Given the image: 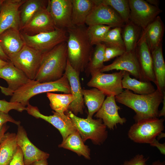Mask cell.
I'll return each mask as SVG.
<instances>
[{
	"label": "cell",
	"mask_w": 165,
	"mask_h": 165,
	"mask_svg": "<svg viewBox=\"0 0 165 165\" xmlns=\"http://www.w3.org/2000/svg\"><path fill=\"white\" fill-rule=\"evenodd\" d=\"M85 25L74 26L66 30L68 60L78 73L85 70L93 51Z\"/></svg>",
	"instance_id": "obj_1"
},
{
	"label": "cell",
	"mask_w": 165,
	"mask_h": 165,
	"mask_svg": "<svg viewBox=\"0 0 165 165\" xmlns=\"http://www.w3.org/2000/svg\"><path fill=\"white\" fill-rule=\"evenodd\" d=\"M165 92L156 89L153 93L141 95L126 89L115 97L116 101L132 109L136 113L135 122L149 118H158L159 108Z\"/></svg>",
	"instance_id": "obj_2"
},
{
	"label": "cell",
	"mask_w": 165,
	"mask_h": 165,
	"mask_svg": "<svg viewBox=\"0 0 165 165\" xmlns=\"http://www.w3.org/2000/svg\"><path fill=\"white\" fill-rule=\"evenodd\" d=\"M68 60L66 42L44 54L35 80L41 83L55 81L63 76Z\"/></svg>",
	"instance_id": "obj_3"
},
{
	"label": "cell",
	"mask_w": 165,
	"mask_h": 165,
	"mask_svg": "<svg viewBox=\"0 0 165 165\" xmlns=\"http://www.w3.org/2000/svg\"><path fill=\"white\" fill-rule=\"evenodd\" d=\"M53 92L71 94L69 81L64 73L61 78L53 82L41 83L31 80L14 92L9 101L20 103L25 107L33 96L42 93Z\"/></svg>",
	"instance_id": "obj_4"
},
{
	"label": "cell",
	"mask_w": 165,
	"mask_h": 165,
	"mask_svg": "<svg viewBox=\"0 0 165 165\" xmlns=\"http://www.w3.org/2000/svg\"><path fill=\"white\" fill-rule=\"evenodd\" d=\"M67 112V115L72 120L84 142L90 139L95 144L100 145L105 141L107 137L108 132L107 127L101 119L88 117L81 118L71 111Z\"/></svg>",
	"instance_id": "obj_5"
},
{
	"label": "cell",
	"mask_w": 165,
	"mask_h": 165,
	"mask_svg": "<svg viewBox=\"0 0 165 165\" xmlns=\"http://www.w3.org/2000/svg\"><path fill=\"white\" fill-rule=\"evenodd\" d=\"M164 121L163 118H155L136 122L130 127L128 137L136 143L150 144L164 130Z\"/></svg>",
	"instance_id": "obj_6"
},
{
	"label": "cell",
	"mask_w": 165,
	"mask_h": 165,
	"mask_svg": "<svg viewBox=\"0 0 165 165\" xmlns=\"http://www.w3.org/2000/svg\"><path fill=\"white\" fill-rule=\"evenodd\" d=\"M44 54L25 45L18 52L9 58L10 61L31 80H35Z\"/></svg>",
	"instance_id": "obj_7"
},
{
	"label": "cell",
	"mask_w": 165,
	"mask_h": 165,
	"mask_svg": "<svg viewBox=\"0 0 165 165\" xmlns=\"http://www.w3.org/2000/svg\"><path fill=\"white\" fill-rule=\"evenodd\" d=\"M21 33L25 45L43 54L66 42L68 37L66 30L63 29H56L52 31L33 35Z\"/></svg>",
	"instance_id": "obj_8"
},
{
	"label": "cell",
	"mask_w": 165,
	"mask_h": 165,
	"mask_svg": "<svg viewBox=\"0 0 165 165\" xmlns=\"http://www.w3.org/2000/svg\"><path fill=\"white\" fill-rule=\"evenodd\" d=\"M125 72L123 71L111 74L99 72L92 76L87 85L98 89L107 96L115 97L123 91L122 82Z\"/></svg>",
	"instance_id": "obj_9"
},
{
	"label": "cell",
	"mask_w": 165,
	"mask_h": 165,
	"mask_svg": "<svg viewBox=\"0 0 165 165\" xmlns=\"http://www.w3.org/2000/svg\"><path fill=\"white\" fill-rule=\"evenodd\" d=\"M130 10V21L142 30L146 28L162 11L144 0H129Z\"/></svg>",
	"instance_id": "obj_10"
},
{
	"label": "cell",
	"mask_w": 165,
	"mask_h": 165,
	"mask_svg": "<svg viewBox=\"0 0 165 165\" xmlns=\"http://www.w3.org/2000/svg\"><path fill=\"white\" fill-rule=\"evenodd\" d=\"M87 16L85 24L88 26L104 25L122 28L125 23L119 14L111 7L96 2Z\"/></svg>",
	"instance_id": "obj_11"
},
{
	"label": "cell",
	"mask_w": 165,
	"mask_h": 165,
	"mask_svg": "<svg viewBox=\"0 0 165 165\" xmlns=\"http://www.w3.org/2000/svg\"><path fill=\"white\" fill-rule=\"evenodd\" d=\"M26 108L28 113L35 118H40L50 123L57 129L61 134L63 141L70 134L77 131L72 119L64 114L52 111L53 115L45 116L41 113L37 107L28 104Z\"/></svg>",
	"instance_id": "obj_12"
},
{
	"label": "cell",
	"mask_w": 165,
	"mask_h": 165,
	"mask_svg": "<svg viewBox=\"0 0 165 165\" xmlns=\"http://www.w3.org/2000/svg\"><path fill=\"white\" fill-rule=\"evenodd\" d=\"M47 8L56 28L66 30L74 26L72 0H48Z\"/></svg>",
	"instance_id": "obj_13"
},
{
	"label": "cell",
	"mask_w": 165,
	"mask_h": 165,
	"mask_svg": "<svg viewBox=\"0 0 165 165\" xmlns=\"http://www.w3.org/2000/svg\"><path fill=\"white\" fill-rule=\"evenodd\" d=\"M26 0H4L0 9V35L12 28L20 29L19 8Z\"/></svg>",
	"instance_id": "obj_14"
},
{
	"label": "cell",
	"mask_w": 165,
	"mask_h": 165,
	"mask_svg": "<svg viewBox=\"0 0 165 165\" xmlns=\"http://www.w3.org/2000/svg\"><path fill=\"white\" fill-rule=\"evenodd\" d=\"M116 101L115 96H107L94 116L101 119L104 124L110 130H114L117 124L123 125L127 121L125 118H122L119 115L118 111L121 108Z\"/></svg>",
	"instance_id": "obj_15"
},
{
	"label": "cell",
	"mask_w": 165,
	"mask_h": 165,
	"mask_svg": "<svg viewBox=\"0 0 165 165\" xmlns=\"http://www.w3.org/2000/svg\"><path fill=\"white\" fill-rule=\"evenodd\" d=\"M64 73L68 80L71 94L75 98L69 106L68 111H71L76 116L79 113L82 114L84 102L79 79L80 74L72 68L68 60Z\"/></svg>",
	"instance_id": "obj_16"
},
{
	"label": "cell",
	"mask_w": 165,
	"mask_h": 165,
	"mask_svg": "<svg viewBox=\"0 0 165 165\" xmlns=\"http://www.w3.org/2000/svg\"><path fill=\"white\" fill-rule=\"evenodd\" d=\"M113 70L127 72L135 79L141 80V70L135 51L126 52L118 57L112 63L104 65L101 72H104Z\"/></svg>",
	"instance_id": "obj_17"
},
{
	"label": "cell",
	"mask_w": 165,
	"mask_h": 165,
	"mask_svg": "<svg viewBox=\"0 0 165 165\" xmlns=\"http://www.w3.org/2000/svg\"><path fill=\"white\" fill-rule=\"evenodd\" d=\"M135 52L141 70V80L152 82L155 84L156 79L151 51L146 42L142 31Z\"/></svg>",
	"instance_id": "obj_18"
},
{
	"label": "cell",
	"mask_w": 165,
	"mask_h": 165,
	"mask_svg": "<svg viewBox=\"0 0 165 165\" xmlns=\"http://www.w3.org/2000/svg\"><path fill=\"white\" fill-rule=\"evenodd\" d=\"M56 28L47 7L41 9L26 25L20 29L21 32L33 35L52 31Z\"/></svg>",
	"instance_id": "obj_19"
},
{
	"label": "cell",
	"mask_w": 165,
	"mask_h": 165,
	"mask_svg": "<svg viewBox=\"0 0 165 165\" xmlns=\"http://www.w3.org/2000/svg\"><path fill=\"white\" fill-rule=\"evenodd\" d=\"M18 126L16 134L17 142L23 152L24 165H31L35 161L47 159L49 154L34 145L28 138L24 127L20 125Z\"/></svg>",
	"instance_id": "obj_20"
},
{
	"label": "cell",
	"mask_w": 165,
	"mask_h": 165,
	"mask_svg": "<svg viewBox=\"0 0 165 165\" xmlns=\"http://www.w3.org/2000/svg\"><path fill=\"white\" fill-rule=\"evenodd\" d=\"M0 78L5 80L8 85L5 95L12 96L14 92L31 80L10 61L0 68Z\"/></svg>",
	"instance_id": "obj_21"
},
{
	"label": "cell",
	"mask_w": 165,
	"mask_h": 165,
	"mask_svg": "<svg viewBox=\"0 0 165 165\" xmlns=\"http://www.w3.org/2000/svg\"><path fill=\"white\" fill-rule=\"evenodd\" d=\"M0 44L9 59L25 45L20 31L12 28L6 30L0 35Z\"/></svg>",
	"instance_id": "obj_22"
},
{
	"label": "cell",
	"mask_w": 165,
	"mask_h": 165,
	"mask_svg": "<svg viewBox=\"0 0 165 165\" xmlns=\"http://www.w3.org/2000/svg\"><path fill=\"white\" fill-rule=\"evenodd\" d=\"M165 27L161 17L157 16L146 28L142 30L150 51L162 44Z\"/></svg>",
	"instance_id": "obj_23"
},
{
	"label": "cell",
	"mask_w": 165,
	"mask_h": 165,
	"mask_svg": "<svg viewBox=\"0 0 165 165\" xmlns=\"http://www.w3.org/2000/svg\"><path fill=\"white\" fill-rule=\"evenodd\" d=\"M153 68L157 89L165 92V62L163 56L162 44L151 51Z\"/></svg>",
	"instance_id": "obj_24"
},
{
	"label": "cell",
	"mask_w": 165,
	"mask_h": 165,
	"mask_svg": "<svg viewBox=\"0 0 165 165\" xmlns=\"http://www.w3.org/2000/svg\"><path fill=\"white\" fill-rule=\"evenodd\" d=\"M72 2L73 25H85L86 18L95 5L93 0H72Z\"/></svg>",
	"instance_id": "obj_25"
},
{
	"label": "cell",
	"mask_w": 165,
	"mask_h": 165,
	"mask_svg": "<svg viewBox=\"0 0 165 165\" xmlns=\"http://www.w3.org/2000/svg\"><path fill=\"white\" fill-rule=\"evenodd\" d=\"M18 147L16 134L5 133L0 143V165H9Z\"/></svg>",
	"instance_id": "obj_26"
},
{
	"label": "cell",
	"mask_w": 165,
	"mask_h": 165,
	"mask_svg": "<svg viewBox=\"0 0 165 165\" xmlns=\"http://www.w3.org/2000/svg\"><path fill=\"white\" fill-rule=\"evenodd\" d=\"M84 102L88 111L87 117L92 118L101 106L105 100V95L101 91L95 88L90 89H82Z\"/></svg>",
	"instance_id": "obj_27"
},
{
	"label": "cell",
	"mask_w": 165,
	"mask_h": 165,
	"mask_svg": "<svg viewBox=\"0 0 165 165\" xmlns=\"http://www.w3.org/2000/svg\"><path fill=\"white\" fill-rule=\"evenodd\" d=\"M142 30L130 21L122 28V36L126 52L135 51Z\"/></svg>",
	"instance_id": "obj_28"
},
{
	"label": "cell",
	"mask_w": 165,
	"mask_h": 165,
	"mask_svg": "<svg viewBox=\"0 0 165 165\" xmlns=\"http://www.w3.org/2000/svg\"><path fill=\"white\" fill-rule=\"evenodd\" d=\"M122 83L123 89L132 90L138 94H151L156 90L151 82L131 78L129 74L126 71L122 80Z\"/></svg>",
	"instance_id": "obj_29"
},
{
	"label": "cell",
	"mask_w": 165,
	"mask_h": 165,
	"mask_svg": "<svg viewBox=\"0 0 165 165\" xmlns=\"http://www.w3.org/2000/svg\"><path fill=\"white\" fill-rule=\"evenodd\" d=\"M58 146L72 151L86 159H90V150L84 145L78 131L69 135Z\"/></svg>",
	"instance_id": "obj_30"
},
{
	"label": "cell",
	"mask_w": 165,
	"mask_h": 165,
	"mask_svg": "<svg viewBox=\"0 0 165 165\" xmlns=\"http://www.w3.org/2000/svg\"><path fill=\"white\" fill-rule=\"evenodd\" d=\"M48 0H26L20 11V29L41 9L47 7Z\"/></svg>",
	"instance_id": "obj_31"
},
{
	"label": "cell",
	"mask_w": 165,
	"mask_h": 165,
	"mask_svg": "<svg viewBox=\"0 0 165 165\" xmlns=\"http://www.w3.org/2000/svg\"><path fill=\"white\" fill-rule=\"evenodd\" d=\"M106 47L105 45L102 43L96 45L85 70L87 75L90 74L92 76L101 72L104 66L105 51Z\"/></svg>",
	"instance_id": "obj_32"
},
{
	"label": "cell",
	"mask_w": 165,
	"mask_h": 165,
	"mask_svg": "<svg viewBox=\"0 0 165 165\" xmlns=\"http://www.w3.org/2000/svg\"><path fill=\"white\" fill-rule=\"evenodd\" d=\"M46 96L50 101L51 108L55 112L62 114L68 112L69 106L75 99L72 94L48 92L46 93Z\"/></svg>",
	"instance_id": "obj_33"
},
{
	"label": "cell",
	"mask_w": 165,
	"mask_h": 165,
	"mask_svg": "<svg viewBox=\"0 0 165 165\" xmlns=\"http://www.w3.org/2000/svg\"><path fill=\"white\" fill-rule=\"evenodd\" d=\"M97 3L110 6L120 15L125 24L130 21V10L129 0H94Z\"/></svg>",
	"instance_id": "obj_34"
},
{
	"label": "cell",
	"mask_w": 165,
	"mask_h": 165,
	"mask_svg": "<svg viewBox=\"0 0 165 165\" xmlns=\"http://www.w3.org/2000/svg\"><path fill=\"white\" fill-rule=\"evenodd\" d=\"M112 27L104 25H95L89 26L86 31L91 45H96L102 43L105 35Z\"/></svg>",
	"instance_id": "obj_35"
},
{
	"label": "cell",
	"mask_w": 165,
	"mask_h": 165,
	"mask_svg": "<svg viewBox=\"0 0 165 165\" xmlns=\"http://www.w3.org/2000/svg\"><path fill=\"white\" fill-rule=\"evenodd\" d=\"M122 28L116 27L110 29L105 35L102 43L106 47H116L125 49L122 36Z\"/></svg>",
	"instance_id": "obj_36"
},
{
	"label": "cell",
	"mask_w": 165,
	"mask_h": 165,
	"mask_svg": "<svg viewBox=\"0 0 165 165\" xmlns=\"http://www.w3.org/2000/svg\"><path fill=\"white\" fill-rule=\"evenodd\" d=\"M13 109L21 112L26 110V108L20 103L8 102L5 99L0 100V111L8 114L9 111Z\"/></svg>",
	"instance_id": "obj_37"
},
{
	"label": "cell",
	"mask_w": 165,
	"mask_h": 165,
	"mask_svg": "<svg viewBox=\"0 0 165 165\" xmlns=\"http://www.w3.org/2000/svg\"><path fill=\"white\" fill-rule=\"evenodd\" d=\"M125 52V49L116 47H106L105 51L104 62L119 57Z\"/></svg>",
	"instance_id": "obj_38"
},
{
	"label": "cell",
	"mask_w": 165,
	"mask_h": 165,
	"mask_svg": "<svg viewBox=\"0 0 165 165\" xmlns=\"http://www.w3.org/2000/svg\"><path fill=\"white\" fill-rule=\"evenodd\" d=\"M148 159L142 154H138L130 160L125 161L121 165H146Z\"/></svg>",
	"instance_id": "obj_39"
},
{
	"label": "cell",
	"mask_w": 165,
	"mask_h": 165,
	"mask_svg": "<svg viewBox=\"0 0 165 165\" xmlns=\"http://www.w3.org/2000/svg\"><path fill=\"white\" fill-rule=\"evenodd\" d=\"M9 165H24L23 154L22 150L19 146Z\"/></svg>",
	"instance_id": "obj_40"
},
{
	"label": "cell",
	"mask_w": 165,
	"mask_h": 165,
	"mask_svg": "<svg viewBox=\"0 0 165 165\" xmlns=\"http://www.w3.org/2000/svg\"><path fill=\"white\" fill-rule=\"evenodd\" d=\"M7 122L13 123L17 125H20V122L15 120L11 116L0 111V126L6 123Z\"/></svg>",
	"instance_id": "obj_41"
},
{
	"label": "cell",
	"mask_w": 165,
	"mask_h": 165,
	"mask_svg": "<svg viewBox=\"0 0 165 165\" xmlns=\"http://www.w3.org/2000/svg\"><path fill=\"white\" fill-rule=\"evenodd\" d=\"M151 146L156 147L160 151V153L165 155V143H161L156 139L149 144Z\"/></svg>",
	"instance_id": "obj_42"
},
{
	"label": "cell",
	"mask_w": 165,
	"mask_h": 165,
	"mask_svg": "<svg viewBox=\"0 0 165 165\" xmlns=\"http://www.w3.org/2000/svg\"><path fill=\"white\" fill-rule=\"evenodd\" d=\"M8 127L6 123L0 126V143Z\"/></svg>",
	"instance_id": "obj_43"
},
{
	"label": "cell",
	"mask_w": 165,
	"mask_h": 165,
	"mask_svg": "<svg viewBox=\"0 0 165 165\" xmlns=\"http://www.w3.org/2000/svg\"><path fill=\"white\" fill-rule=\"evenodd\" d=\"M163 103V106L161 110L159 111L158 117L165 116V94L164 95L163 98L162 102Z\"/></svg>",
	"instance_id": "obj_44"
},
{
	"label": "cell",
	"mask_w": 165,
	"mask_h": 165,
	"mask_svg": "<svg viewBox=\"0 0 165 165\" xmlns=\"http://www.w3.org/2000/svg\"><path fill=\"white\" fill-rule=\"evenodd\" d=\"M0 59L5 61L9 62L10 60L3 51L0 44Z\"/></svg>",
	"instance_id": "obj_45"
},
{
	"label": "cell",
	"mask_w": 165,
	"mask_h": 165,
	"mask_svg": "<svg viewBox=\"0 0 165 165\" xmlns=\"http://www.w3.org/2000/svg\"><path fill=\"white\" fill-rule=\"evenodd\" d=\"M31 165H48L47 159H42L34 162Z\"/></svg>",
	"instance_id": "obj_46"
},
{
	"label": "cell",
	"mask_w": 165,
	"mask_h": 165,
	"mask_svg": "<svg viewBox=\"0 0 165 165\" xmlns=\"http://www.w3.org/2000/svg\"><path fill=\"white\" fill-rule=\"evenodd\" d=\"M146 1L152 6L159 7L160 1L158 0H146Z\"/></svg>",
	"instance_id": "obj_47"
},
{
	"label": "cell",
	"mask_w": 165,
	"mask_h": 165,
	"mask_svg": "<svg viewBox=\"0 0 165 165\" xmlns=\"http://www.w3.org/2000/svg\"><path fill=\"white\" fill-rule=\"evenodd\" d=\"M151 165H165V162L158 160L152 162Z\"/></svg>",
	"instance_id": "obj_48"
},
{
	"label": "cell",
	"mask_w": 165,
	"mask_h": 165,
	"mask_svg": "<svg viewBox=\"0 0 165 165\" xmlns=\"http://www.w3.org/2000/svg\"><path fill=\"white\" fill-rule=\"evenodd\" d=\"M9 62L4 61L0 59V68L6 65Z\"/></svg>",
	"instance_id": "obj_49"
},
{
	"label": "cell",
	"mask_w": 165,
	"mask_h": 165,
	"mask_svg": "<svg viewBox=\"0 0 165 165\" xmlns=\"http://www.w3.org/2000/svg\"><path fill=\"white\" fill-rule=\"evenodd\" d=\"M165 135V133L162 132L158 136L157 140L159 141L161 138L164 137Z\"/></svg>",
	"instance_id": "obj_50"
},
{
	"label": "cell",
	"mask_w": 165,
	"mask_h": 165,
	"mask_svg": "<svg viewBox=\"0 0 165 165\" xmlns=\"http://www.w3.org/2000/svg\"><path fill=\"white\" fill-rule=\"evenodd\" d=\"M4 0H0V9L1 7V5Z\"/></svg>",
	"instance_id": "obj_51"
}]
</instances>
